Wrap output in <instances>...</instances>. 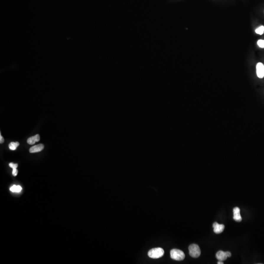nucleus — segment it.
<instances>
[{
  "label": "nucleus",
  "instance_id": "nucleus-10",
  "mask_svg": "<svg viewBox=\"0 0 264 264\" xmlns=\"http://www.w3.org/2000/svg\"><path fill=\"white\" fill-rule=\"evenodd\" d=\"M22 190V188L20 185H14L10 188V190L14 193H19Z\"/></svg>",
  "mask_w": 264,
  "mask_h": 264
},
{
  "label": "nucleus",
  "instance_id": "nucleus-9",
  "mask_svg": "<svg viewBox=\"0 0 264 264\" xmlns=\"http://www.w3.org/2000/svg\"><path fill=\"white\" fill-rule=\"evenodd\" d=\"M40 136L39 135H36L34 136L30 137L27 139V144L30 145H33L35 144V142H38L39 141H40Z\"/></svg>",
  "mask_w": 264,
  "mask_h": 264
},
{
  "label": "nucleus",
  "instance_id": "nucleus-6",
  "mask_svg": "<svg viewBox=\"0 0 264 264\" xmlns=\"http://www.w3.org/2000/svg\"><path fill=\"white\" fill-rule=\"evenodd\" d=\"M233 219L235 221L238 222H240L241 221L242 218L240 214V209L239 207H235L233 209Z\"/></svg>",
  "mask_w": 264,
  "mask_h": 264
},
{
  "label": "nucleus",
  "instance_id": "nucleus-3",
  "mask_svg": "<svg viewBox=\"0 0 264 264\" xmlns=\"http://www.w3.org/2000/svg\"><path fill=\"white\" fill-rule=\"evenodd\" d=\"M188 249H189V254L192 257L197 258L200 256L201 251L200 247L197 245L194 244L191 245Z\"/></svg>",
  "mask_w": 264,
  "mask_h": 264
},
{
  "label": "nucleus",
  "instance_id": "nucleus-4",
  "mask_svg": "<svg viewBox=\"0 0 264 264\" xmlns=\"http://www.w3.org/2000/svg\"><path fill=\"white\" fill-rule=\"evenodd\" d=\"M256 74L259 78H263L264 77V65L262 63H258L256 65Z\"/></svg>",
  "mask_w": 264,
  "mask_h": 264
},
{
  "label": "nucleus",
  "instance_id": "nucleus-11",
  "mask_svg": "<svg viewBox=\"0 0 264 264\" xmlns=\"http://www.w3.org/2000/svg\"><path fill=\"white\" fill-rule=\"evenodd\" d=\"M19 145V143L18 142H12L9 144V148L11 150H15Z\"/></svg>",
  "mask_w": 264,
  "mask_h": 264
},
{
  "label": "nucleus",
  "instance_id": "nucleus-7",
  "mask_svg": "<svg viewBox=\"0 0 264 264\" xmlns=\"http://www.w3.org/2000/svg\"><path fill=\"white\" fill-rule=\"evenodd\" d=\"M216 258L219 261H223L226 260V259L228 257H227L226 252L220 250L216 253Z\"/></svg>",
  "mask_w": 264,
  "mask_h": 264
},
{
  "label": "nucleus",
  "instance_id": "nucleus-16",
  "mask_svg": "<svg viewBox=\"0 0 264 264\" xmlns=\"http://www.w3.org/2000/svg\"><path fill=\"white\" fill-rule=\"evenodd\" d=\"M4 138H3V136H1V135H0V143L1 144H2L4 142Z\"/></svg>",
  "mask_w": 264,
  "mask_h": 264
},
{
  "label": "nucleus",
  "instance_id": "nucleus-5",
  "mask_svg": "<svg viewBox=\"0 0 264 264\" xmlns=\"http://www.w3.org/2000/svg\"><path fill=\"white\" fill-rule=\"evenodd\" d=\"M213 227L214 228V232L216 234H220L224 230V224H219L218 223L215 222L213 224Z\"/></svg>",
  "mask_w": 264,
  "mask_h": 264
},
{
  "label": "nucleus",
  "instance_id": "nucleus-8",
  "mask_svg": "<svg viewBox=\"0 0 264 264\" xmlns=\"http://www.w3.org/2000/svg\"><path fill=\"white\" fill-rule=\"evenodd\" d=\"M44 148V145L43 144H39L35 145V146H33L30 148V152L31 153H37V152H40V151L43 150Z\"/></svg>",
  "mask_w": 264,
  "mask_h": 264
},
{
  "label": "nucleus",
  "instance_id": "nucleus-12",
  "mask_svg": "<svg viewBox=\"0 0 264 264\" xmlns=\"http://www.w3.org/2000/svg\"><path fill=\"white\" fill-rule=\"evenodd\" d=\"M255 32L257 34H260V35H262L264 32V26H261L258 27L256 30H255Z\"/></svg>",
  "mask_w": 264,
  "mask_h": 264
},
{
  "label": "nucleus",
  "instance_id": "nucleus-18",
  "mask_svg": "<svg viewBox=\"0 0 264 264\" xmlns=\"http://www.w3.org/2000/svg\"><path fill=\"white\" fill-rule=\"evenodd\" d=\"M218 264H224V263H223V261H219L217 263Z\"/></svg>",
  "mask_w": 264,
  "mask_h": 264
},
{
  "label": "nucleus",
  "instance_id": "nucleus-2",
  "mask_svg": "<svg viewBox=\"0 0 264 264\" xmlns=\"http://www.w3.org/2000/svg\"><path fill=\"white\" fill-rule=\"evenodd\" d=\"M171 258L177 261H182L185 258V254L183 251L177 249H173L170 251Z\"/></svg>",
  "mask_w": 264,
  "mask_h": 264
},
{
  "label": "nucleus",
  "instance_id": "nucleus-1",
  "mask_svg": "<svg viewBox=\"0 0 264 264\" xmlns=\"http://www.w3.org/2000/svg\"><path fill=\"white\" fill-rule=\"evenodd\" d=\"M164 251L161 247L154 248L149 250L148 255L149 257L153 259L159 258L164 255Z\"/></svg>",
  "mask_w": 264,
  "mask_h": 264
},
{
  "label": "nucleus",
  "instance_id": "nucleus-15",
  "mask_svg": "<svg viewBox=\"0 0 264 264\" xmlns=\"http://www.w3.org/2000/svg\"><path fill=\"white\" fill-rule=\"evenodd\" d=\"M18 174V170L16 168H14L13 169V171H12V175L14 176H16Z\"/></svg>",
  "mask_w": 264,
  "mask_h": 264
},
{
  "label": "nucleus",
  "instance_id": "nucleus-13",
  "mask_svg": "<svg viewBox=\"0 0 264 264\" xmlns=\"http://www.w3.org/2000/svg\"><path fill=\"white\" fill-rule=\"evenodd\" d=\"M257 44L261 48H264V40H259L257 41Z\"/></svg>",
  "mask_w": 264,
  "mask_h": 264
},
{
  "label": "nucleus",
  "instance_id": "nucleus-17",
  "mask_svg": "<svg viewBox=\"0 0 264 264\" xmlns=\"http://www.w3.org/2000/svg\"><path fill=\"white\" fill-rule=\"evenodd\" d=\"M226 254H227V257H231V256H232V253H231L230 252H229V251H226Z\"/></svg>",
  "mask_w": 264,
  "mask_h": 264
},
{
  "label": "nucleus",
  "instance_id": "nucleus-14",
  "mask_svg": "<svg viewBox=\"0 0 264 264\" xmlns=\"http://www.w3.org/2000/svg\"><path fill=\"white\" fill-rule=\"evenodd\" d=\"M9 166H10V167L12 168V169H14V168H17V167H18V164H15V163H9Z\"/></svg>",
  "mask_w": 264,
  "mask_h": 264
}]
</instances>
